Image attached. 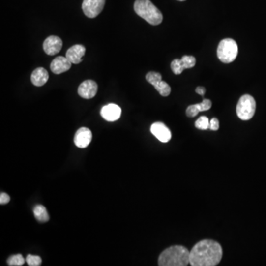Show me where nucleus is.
Returning <instances> with one entry per match:
<instances>
[{"label": "nucleus", "mask_w": 266, "mask_h": 266, "mask_svg": "<svg viewBox=\"0 0 266 266\" xmlns=\"http://www.w3.org/2000/svg\"><path fill=\"white\" fill-rule=\"evenodd\" d=\"M223 257V249L218 242L211 239L200 241L190 251L189 264L192 266H215Z\"/></svg>", "instance_id": "nucleus-1"}, {"label": "nucleus", "mask_w": 266, "mask_h": 266, "mask_svg": "<svg viewBox=\"0 0 266 266\" xmlns=\"http://www.w3.org/2000/svg\"><path fill=\"white\" fill-rule=\"evenodd\" d=\"M190 251L182 246L174 245L164 250L159 258L158 266H186L189 264Z\"/></svg>", "instance_id": "nucleus-2"}, {"label": "nucleus", "mask_w": 266, "mask_h": 266, "mask_svg": "<svg viewBox=\"0 0 266 266\" xmlns=\"http://www.w3.org/2000/svg\"><path fill=\"white\" fill-rule=\"evenodd\" d=\"M134 10L139 17L152 26H158L162 23V14L150 0H136Z\"/></svg>", "instance_id": "nucleus-3"}, {"label": "nucleus", "mask_w": 266, "mask_h": 266, "mask_svg": "<svg viewBox=\"0 0 266 266\" xmlns=\"http://www.w3.org/2000/svg\"><path fill=\"white\" fill-rule=\"evenodd\" d=\"M238 46L232 39H225L219 44L217 48V57L222 62L229 64L235 61L237 57Z\"/></svg>", "instance_id": "nucleus-4"}, {"label": "nucleus", "mask_w": 266, "mask_h": 266, "mask_svg": "<svg viewBox=\"0 0 266 266\" xmlns=\"http://www.w3.org/2000/svg\"><path fill=\"white\" fill-rule=\"evenodd\" d=\"M256 110V101L250 95H244L239 98L236 105V114L242 120L252 118Z\"/></svg>", "instance_id": "nucleus-5"}, {"label": "nucleus", "mask_w": 266, "mask_h": 266, "mask_svg": "<svg viewBox=\"0 0 266 266\" xmlns=\"http://www.w3.org/2000/svg\"><path fill=\"white\" fill-rule=\"evenodd\" d=\"M146 79L149 83L155 87L162 96L167 97L171 93V88L167 82L162 81V76L156 72H149L147 74Z\"/></svg>", "instance_id": "nucleus-6"}, {"label": "nucleus", "mask_w": 266, "mask_h": 266, "mask_svg": "<svg viewBox=\"0 0 266 266\" xmlns=\"http://www.w3.org/2000/svg\"><path fill=\"white\" fill-rule=\"evenodd\" d=\"M105 5V0H83L82 10L85 16L95 18L101 14Z\"/></svg>", "instance_id": "nucleus-7"}, {"label": "nucleus", "mask_w": 266, "mask_h": 266, "mask_svg": "<svg viewBox=\"0 0 266 266\" xmlns=\"http://www.w3.org/2000/svg\"><path fill=\"white\" fill-rule=\"evenodd\" d=\"M97 92H98V85L92 80L85 81L78 88V93L82 98L85 99L94 98Z\"/></svg>", "instance_id": "nucleus-8"}, {"label": "nucleus", "mask_w": 266, "mask_h": 266, "mask_svg": "<svg viewBox=\"0 0 266 266\" xmlns=\"http://www.w3.org/2000/svg\"><path fill=\"white\" fill-rule=\"evenodd\" d=\"M151 132L163 143L170 142L172 138L171 132L164 123L156 122L151 126Z\"/></svg>", "instance_id": "nucleus-9"}, {"label": "nucleus", "mask_w": 266, "mask_h": 266, "mask_svg": "<svg viewBox=\"0 0 266 266\" xmlns=\"http://www.w3.org/2000/svg\"><path fill=\"white\" fill-rule=\"evenodd\" d=\"M92 139V132L87 127L78 129L74 136V143L79 148H86L90 144Z\"/></svg>", "instance_id": "nucleus-10"}, {"label": "nucleus", "mask_w": 266, "mask_h": 266, "mask_svg": "<svg viewBox=\"0 0 266 266\" xmlns=\"http://www.w3.org/2000/svg\"><path fill=\"white\" fill-rule=\"evenodd\" d=\"M62 45V40L59 37L57 36H51L47 38L44 42V51L48 55H56L60 52Z\"/></svg>", "instance_id": "nucleus-11"}, {"label": "nucleus", "mask_w": 266, "mask_h": 266, "mask_svg": "<svg viewBox=\"0 0 266 266\" xmlns=\"http://www.w3.org/2000/svg\"><path fill=\"white\" fill-rule=\"evenodd\" d=\"M101 115L107 121H116L121 115V109L117 104H109L102 107Z\"/></svg>", "instance_id": "nucleus-12"}, {"label": "nucleus", "mask_w": 266, "mask_h": 266, "mask_svg": "<svg viewBox=\"0 0 266 266\" xmlns=\"http://www.w3.org/2000/svg\"><path fill=\"white\" fill-rule=\"evenodd\" d=\"M86 48L82 45H73L67 50L66 57L72 64H79L82 62V57L85 56Z\"/></svg>", "instance_id": "nucleus-13"}, {"label": "nucleus", "mask_w": 266, "mask_h": 266, "mask_svg": "<svg viewBox=\"0 0 266 266\" xmlns=\"http://www.w3.org/2000/svg\"><path fill=\"white\" fill-rule=\"evenodd\" d=\"M72 63L67 57H58L54 59L51 64V70L55 74H61L70 70Z\"/></svg>", "instance_id": "nucleus-14"}, {"label": "nucleus", "mask_w": 266, "mask_h": 266, "mask_svg": "<svg viewBox=\"0 0 266 266\" xmlns=\"http://www.w3.org/2000/svg\"><path fill=\"white\" fill-rule=\"evenodd\" d=\"M49 79L48 71L43 67H38L31 74V82L36 87H42Z\"/></svg>", "instance_id": "nucleus-15"}, {"label": "nucleus", "mask_w": 266, "mask_h": 266, "mask_svg": "<svg viewBox=\"0 0 266 266\" xmlns=\"http://www.w3.org/2000/svg\"><path fill=\"white\" fill-rule=\"evenodd\" d=\"M35 217L40 222H48L49 220V214L46 208L42 205H37L33 208Z\"/></svg>", "instance_id": "nucleus-16"}, {"label": "nucleus", "mask_w": 266, "mask_h": 266, "mask_svg": "<svg viewBox=\"0 0 266 266\" xmlns=\"http://www.w3.org/2000/svg\"><path fill=\"white\" fill-rule=\"evenodd\" d=\"M180 63L183 70L185 69L192 68L196 64V59L192 56H184L180 59Z\"/></svg>", "instance_id": "nucleus-17"}, {"label": "nucleus", "mask_w": 266, "mask_h": 266, "mask_svg": "<svg viewBox=\"0 0 266 266\" xmlns=\"http://www.w3.org/2000/svg\"><path fill=\"white\" fill-rule=\"evenodd\" d=\"M26 260H25L24 257L22 254H15V255L11 256L8 259V266H21L24 265L25 262Z\"/></svg>", "instance_id": "nucleus-18"}, {"label": "nucleus", "mask_w": 266, "mask_h": 266, "mask_svg": "<svg viewBox=\"0 0 266 266\" xmlns=\"http://www.w3.org/2000/svg\"><path fill=\"white\" fill-rule=\"evenodd\" d=\"M209 122L210 120H208V118L206 116H201L195 121V127L202 129V130H205V129L209 128Z\"/></svg>", "instance_id": "nucleus-19"}, {"label": "nucleus", "mask_w": 266, "mask_h": 266, "mask_svg": "<svg viewBox=\"0 0 266 266\" xmlns=\"http://www.w3.org/2000/svg\"><path fill=\"white\" fill-rule=\"evenodd\" d=\"M26 260L29 266H40L42 265V259L39 256L29 254Z\"/></svg>", "instance_id": "nucleus-20"}, {"label": "nucleus", "mask_w": 266, "mask_h": 266, "mask_svg": "<svg viewBox=\"0 0 266 266\" xmlns=\"http://www.w3.org/2000/svg\"><path fill=\"white\" fill-rule=\"evenodd\" d=\"M171 68L175 74H181V73H183V68H182L180 59L173 60V62L171 63Z\"/></svg>", "instance_id": "nucleus-21"}, {"label": "nucleus", "mask_w": 266, "mask_h": 266, "mask_svg": "<svg viewBox=\"0 0 266 266\" xmlns=\"http://www.w3.org/2000/svg\"><path fill=\"white\" fill-rule=\"evenodd\" d=\"M200 113L199 109H198V104H193V105H190L186 109V115L189 117H195L198 113Z\"/></svg>", "instance_id": "nucleus-22"}, {"label": "nucleus", "mask_w": 266, "mask_h": 266, "mask_svg": "<svg viewBox=\"0 0 266 266\" xmlns=\"http://www.w3.org/2000/svg\"><path fill=\"white\" fill-rule=\"evenodd\" d=\"M198 104V109H199L200 112L207 111V110H209L211 107V101L208 99H204L202 102Z\"/></svg>", "instance_id": "nucleus-23"}, {"label": "nucleus", "mask_w": 266, "mask_h": 266, "mask_svg": "<svg viewBox=\"0 0 266 266\" xmlns=\"http://www.w3.org/2000/svg\"><path fill=\"white\" fill-rule=\"evenodd\" d=\"M219 120L218 119L214 118L211 119L209 122V129L211 130L217 131L219 129Z\"/></svg>", "instance_id": "nucleus-24"}, {"label": "nucleus", "mask_w": 266, "mask_h": 266, "mask_svg": "<svg viewBox=\"0 0 266 266\" xmlns=\"http://www.w3.org/2000/svg\"><path fill=\"white\" fill-rule=\"evenodd\" d=\"M11 201V198L8 195H7L5 192H2L0 195V204L4 205V204H8Z\"/></svg>", "instance_id": "nucleus-25"}, {"label": "nucleus", "mask_w": 266, "mask_h": 266, "mask_svg": "<svg viewBox=\"0 0 266 266\" xmlns=\"http://www.w3.org/2000/svg\"><path fill=\"white\" fill-rule=\"evenodd\" d=\"M195 92H196L197 93L199 94V95L204 96V94H205L206 92L205 88H204V87H198V88H196V89H195Z\"/></svg>", "instance_id": "nucleus-26"}, {"label": "nucleus", "mask_w": 266, "mask_h": 266, "mask_svg": "<svg viewBox=\"0 0 266 266\" xmlns=\"http://www.w3.org/2000/svg\"><path fill=\"white\" fill-rule=\"evenodd\" d=\"M177 1H180V2H183V1H186V0H177Z\"/></svg>", "instance_id": "nucleus-27"}]
</instances>
